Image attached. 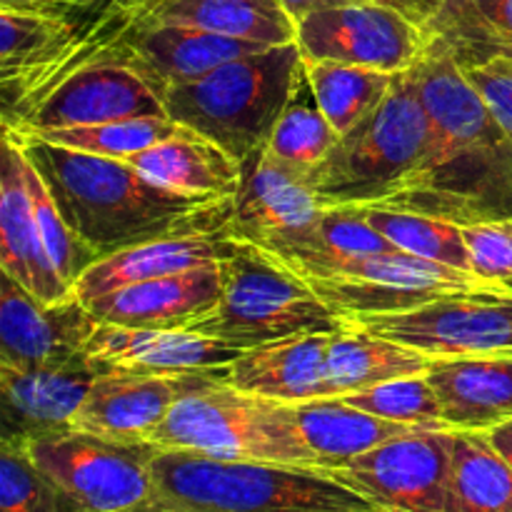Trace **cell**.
Wrapping results in <instances>:
<instances>
[{
	"instance_id": "6da1fadb",
	"label": "cell",
	"mask_w": 512,
	"mask_h": 512,
	"mask_svg": "<svg viewBox=\"0 0 512 512\" xmlns=\"http://www.w3.org/2000/svg\"><path fill=\"white\" fill-rule=\"evenodd\" d=\"M413 70L428 113V145L413 178L385 208L458 225L512 218V140L445 50L428 45Z\"/></svg>"
},
{
	"instance_id": "7a4b0ae2",
	"label": "cell",
	"mask_w": 512,
	"mask_h": 512,
	"mask_svg": "<svg viewBox=\"0 0 512 512\" xmlns=\"http://www.w3.org/2000/svg\"><path fill=\"white\" fill-rule=\"evenodd\" d=\"M13 135L48 185L65 223L100 255L228 228L235 198L188 195L145 178L125 160L80 153L35 135Z\"/></svg>"
},
{
	"instance_id": "3957f363",
	"label": "cell",
	"mask_w": 512,
	"mask_h": 512,
	"mask_svg": "<svg viewBox=\"0 0 512 512\" xmlns=\"http://www.w3.org/2000/svg\"><path fill=\"white\" fill-rule=\"evenodd\" d=\"M158 503L183 512H383L318 468L155 450Z\"/></svg>"
},
{
	"instance_id": "277c9868",
	"label": "cell",
	"mask_w": 512,
	"mask_h": 512,
	"mask_svg": "<svg viewBox=\"0 0 512 512\" xmlns=\"http://www.w3.org/2000/svg\"><path fill=\"white\" fill-rule=\"evenodd\" d=\"M300 75L303 50L295 40L228 60L193 83L165 90L160 103L170 120L245 163L268 145Z\"/></svg>"
},
{
	"instance_id": "5b68a950",
	"label": "cell",
	"mask_w": 512,
	"mask_h": 512,
	"mask_svg": "<svg viewBox=\"0 0 512 512\" xmlns=\"http://www.w3.org/2000/svg\"><path fill=\"white\" fill-rule=\"evenodd\" d=\"M428 145V113L415 70L395 75L383 103L308 173L323 208L383 205L413 178Z\"/></svg>"
},
{
	"instance_id": "8992f818",
	"label": "cell",
	"mask_w": 512,
	"mask_h": 512,
	"mask_svg": "<svg viewBox=\"0 0 512 512\" xmlns=\"http://www.w3.org/2000/svg\"><path fill=\"white\" fill-rule=\"evenodd\" d=\"M220 270V303L190 330L250 350L290 335L335 333L345 325L303 275L250 240L225 233Z\"/></svg>"
},
{
	"instance_id": "52a82bcc",
	"label": "cell",
	"mask_w": 512,
	"mask_h": 512,
	"mask_svg": "<svg viewBox=\"0 0 512 512\" xmlns=\"http://www.w3.org/2000/svg\"><path fill=\"white\" fill-rule=\"evenodd\" d=\"M160 450H190L218 460L320 468L288 403L243 393L223 378L183 395L150 433Z\"/></svg>"
},
{
	"instance_id": "ba28073f",
	"label": "cell",
	"mask_w": 512,
	"mask_h": 512,
	"mask_svg": "<svg viewBox=\"0 0 512 512\" xmlns=\"http://www.w3.org/2000/svg\"><path fill=\"white\" fill-rule=\"evenodd\" d=\"M35 465L90 512H133L158 505L150 460L155 445L123 443L83 430L20 440Z\"/></svg>"
},
{
	"instance_id": "9c48e42d",
	"label": "cell",
	"mask_w": 512,
	"mask_h": 512,
	"mask_svg": "<svg viewBox=\"0 0 512 512\" xmlns=\"http://www.w3.org/2000/svg\"><path fill=\"white\" fill-rule=\"evenodd\" d=\"M453 430H413L325 470L383 512H445Z\"/></svg>"
},
{
	"instance_id": "30bf717a",
	"label": "cell",
	"mask_w": 512,
	"mask_h": 512,
	"mask_svg": "<svg viewBox=\"0 0 512 512\" xmlns=\"http://www.w3.org/2000/svg\"><path fill=\"white\" fill-rule=\"evenodd\" d=\"M353 325L430 358L512 355V298L498 295H453L408 313L375 315Z\"/></svg>"
},
{
	"instance_id": "8fae6325",
	"label": "cell",
	"mask_w": 512,
	"mask_h": 512,
	"mask_svg": "<svg viewBox=\"0 0 512 512\" xmlns=\"http://www.w3.org/2000/svg\"><path fill=\"white\" fill-rule=\"evenodd\" d=\"M305 60H335L360 68L405 73L428 50V33L395 10L375 3L320 10L298 23Z\"/></svg>"
},
{
	"instance_id": "7c38bea8",
	"label": "cell",
	"mask_w": 512,
	"mask_h": 512,
	"mask_svg": "<svg viewBox=\"0 0 512 512\" xmlns=\"http://www.w3.org/2000/svg\"><path fill=\"white\" fill-rule=\"evenodd\" d=\"M218 378H223V368L203 373H148L100 365V375L70 430L123 443H148L150 433L168 418L183 395Z\"/></svg>"
},
{
	"instance_id": "4fadbf2b",
	"label": "cell",
	"mask_w": 512,
	"mask_h": 512,
	"mask_svg": "<svg viewBox=\"0 0 512 512\" xmlns=\"http://www.w3.org/2000/svg\"><path fill=\"white\" fill-rule=\"evenodd\" d=\"M153 115H165V108L140 75L118 63H95L68 75L13 128L3 130L35 135Z\"/></svg>"
},
{
	"instance_id": "5bb4252c",
	"label": "cell",
	"mask_w": 512,
	"mask_h": 512,
	"mask_svg": "<svg viewBox=\"0 0 512 512\" xmlns=\"http://www.w3.org/2000/svg\"><path fill=\"white\" fill-rule=\"evenodd\" d=\"M98 375V360L88 353L38 365L0 363L3 438L28 440L70 430Z\"/></svg>"
},
{
	"instance_id": "9a60e30c",
	"label": "cell",
	"mask_w": 512,
	"mask_h": 512,
	"mask_svg": "<svg viewBox=\"0 0 512 512\" xmlns=\"http://www.w3.org/2000/svg\"><path fill=\"white\" fill-rule=\"evenodd\" d=\"M265 48L270 45L225 38V35L185 28V25L145 23L143 20L128 35H123L103 55L100 63L125 65L135 75H140L160 98L165 90L175 88V85L193 83L228 60Z\"/></svg>"
},
{
	"instance_id": "2e32d148",
	"label": "cell",
	"mask_w": 512,
	"mask_h": 512,
	"mask_svg": "<svg viewBox=\"0 0 512 512\" xmlns=\"http://www.w3.org/2000/svg\"><path fill=\"white\" fill-rule=\"evenodd\" d=\"M98 320L80 298L40 303L10 275H0V363L38 365L85 353Z\"/></svg>"
},
{
	"instance_id": "e0dca14e",
	"label": "cell",
	"mask_w": 512,
	"mask_h": 512,
	"mask_svg": "<svg viewBox=\"0 0 512 512\" xmlns=\"http://www.w3.org/2000/svg\"><path fill=\"white\" fill-rule=\"evenodd\" d=\"M240 165L243 183L225 228L230 238L263 243L313 223L325 210L308 173L280 160L268 148H260Z\"/></svg>"
},
{
	"instance_id": "ac0fdd59",
	"label": "cell",
	"mask_w": 512,
	"mask_h": 512,
	"mask_svg": "<svg viewBox=\"0 0 512 512\" xmlns=\"http://www.w3.org/2000/svg\"><path fill=\"white\" fill-rule=\"evenodd\" d=\"M220 295L223 270L220 263H210L188 273L128 285L85 305L93 318L105 325L178 330L205 318L220 303Z\"/></svg>"
},
{
	"instance_id": "d6986e66",
	"label": "cell",
	"mask_w": 512,
	"mask_h": 512,
	"mask_svg": "<svg viewBox=\"0 0 512 512\" xmlns=\"http://www.w3.org/2000/svg\"><path fill=\"white\" fill-rule=\"evenodd\" d=\"M23 150L13 135L3 133L0 163V268L18 280L40 303H60L73 290L60 280L53 260L45 253L23 173Z\"/></svg>"
},
{
	"instance_id": "ffe728a7",
	"label": "cell",
	"mask_w": 512,
	"mask_h": 512,
	"mask_svg": "<svg viewBox=\"0 0 512 512\" xmlns=\"http://www.w3.org/2000/svg\"><path fill=\"white\" fill-rule=\"evenodd\" d=\"M328 348L330 333L270 340L243 350L233 363L225 365L223 383L288 405L330 398Z\"/></svg>"
},
{
	"instance_id": "44dd1931",
	"label": "cell",
	"mask_w": 512,
	"mask_h": 512,
	"mask_svg": "<svg viewBox=\"0 0 512 512\" xmlns=\"http://www.w3.org/2000/svg\"><path fill=\"white\" fill-rule=\"evenodd\" d=\"M85 353L108 368L148 373H203L233 363L243 350L190 328H120L100 323Z\"/></svg>"
},
{
	"instance_id": "7402d4cb",
	"label": "cell",
	"mask_w": 512,
	"mask_h": 512,
	"mask_svg": "<svg viewBox=\"0 0 512 512\" xmlns=\"http://www.w3.org/2000/svg\"><path fill=\"white\" fill-rule=\"evenodd\" d=\"M425 375L448 428L485 433L512 420V355L433 358Z\"/></svg>"
},
{
	"instance_id": "603a6c76",
	"label": "cell",
	"mask_w": 512,
	"mask_h": 512,
	"mask_svg": "<svg viewBox=\"0 0 512 512\" xmlns=\"http://www.w3.org/2000/svg\"><path fill=\"white\" fill-rule=\"evenodd\" d=\"M223 255L225 230L150 240V243L133 245V248L108 255V258H100L93 268L80 275L73 295L83 303H90L100 295L115 293V290H123L128 285L220 263Z\"/></svg>"
},
{
	"instance_id": "cb8c5ba5",
	"label": "cell",
	"mask_w": 512,
	"mask_h": 512,
	"mask_svg": "<svg viewBox=\"0 0 512 512\" xmlns=\"http://www.w3.org/2000/svg\"><path fill=\"white\" fill-rule=\"evenodd\" d=\"M125 163L153 183L188 195L235 198L243 183V165L188 128L143 153L130 155Z\"/></svg>"
},
{
	"instance_id": "d4e9b609",
	"label": "cell",
	"mask_w": 512,
	"mask_h": 512,
	"mask_svg": "<svg viewBox=\"0 0 512 512\" xmlns=\"http://www.w3.org/2000/svg\"><path fill=\"white\" fill-rule=\"evenodd\" d=\"M290 410L305 445L323 470L340 468L398 435L420 430L365 413L345 403L343 398L305 400L293 403Z\"/></svg>"
},
{
	"instance_id": "484cf974",
	"label": "cell",
	"mask_w": 512,
	"mask_h": 512,
	"mask_svg": "<svg viewBox=\"0 0 512 512\" xmlns=\"http://www.w3.org/2000/svg\"><path fill=\"white\" fill-rule=\"evenodd\" d=\"M143 20L185 25L263 45H288L298 40V25L278 0H153Z\"/></svg>"
},
{
	"instance_id": "4316f807",
	"label": "cell",
	"mask_w": 512,
	"mask_h": 512,
	"mask_svg": "<svg viewBox=\"0 0 512 512\" xmlns=\"http://www.w3.org/2000/svg\"><path fill=\"white\" fill-rule=\"evenodd\" d=\"M430 365H433V358L420 350L380 338L360 325L345 323L343 328L330 333V398L360 393L388 380L425 375Z\"/></svg>"
},
{
	"instance_id": "83f0119b",
	"label": "cell",
	"mask_w": 512,
	"mask_h": 512,
	"mask_svg": "<svg viewBox=\"0 0 512 512\" xmlns=\"http://www.w3.org/2000/svg\"><path fill=\"white\" fill-rule=\"evenodd\" d=\"M255 245L278 255L290 268L398 253L385 235L365 223L358 208H325L313 223Z\"/></svg>"
},
{
	"instance_id": "f1b7e54d",
	"label": "cell",
	"mask_w": 512,
	"mask_h": 512,
	"mask_svg": "<svg viewBox=\"0 0 512 512\" xmlns=\"http://www.w3.org/2000/svg\"><path fill=\"white\" fill-rule=\"evenodd\" d=\"M425 33L460 70L512 58V0H445Z\"/></svg>"
},
{
	"instance_id": "f546056e",
	"label": "cell",
	"mask_w": 512,
	"mask_h": 512,
	"mask_svg": "<svg viewBox=\"0 0 512 512\" xmlns=\"http://www.w3.org/2000/svg\"><path fill=\"white\" fill-rule=\"evenodd\" d=\"M445 512H512V468L480 430H453Z\"/></svg>"
},
{
	"instance_id": "4dcf8cb0",
	"label": "cell",
	"mask_w": 512,
	"mask_h": 512,
	"mask_svg": "<svg viewBox=\"0 0 512 512\" xmlns=\"http://www.w3.org/2000/svg\"><path fill=\"white\" fill-rule=\"evenodd\" d=\"M303 65L320 110L340 135L353 130L383 103L398 75L335 60L303 58Z\"/></svg>"
},
{
	"instance_id": "1f68e13d",
	"label": "cell",
	"mask_w": 512,
	"mask_h": 512,
	"mask_svg": "<svg viewBox=\"0 0 512 512\" xmlns=\"http://www.w3.org/2000/svg\"><path fill=\"white\" fill-rule=\"evenodd\" d=\"M358 213L363 215L365 223L373 225L403 253L418 255V258L463 270V273H473L468 245L463 238V225L415 213V210L385 208V205H363L358 208Z\"/></svg>"
},
{
	"instance_id": "d6a6232c",
	"label": "cell",
	"mask_w": 512,
	"mask_h": 512,
	"mask_svg": "<svg viewBox=\"0 0 512 512\" xmlns=\"http://www.w3.org/2000/svg\"><path fill=\"white\" fill-rule=\"evenodd\" d=\"M338 140L340 133L320 110L303 65V75L295 85L293 98H290L283 115H280L265 148L278 155L280 160H285V163L310 173L335 148Z\"/></svg>"
},
{
	"instance_id": "836d02e7",
	"label": "cell",
	"mask_w": 512,
	"mask_h": 512,
	"mask_svg": "<svg viewBox=\"0 0 512 512\" xmlns=\"http://www.w3.org/2000/svg\"><path fill=\"white\" fill-rule=\"evenodd\" d=\"M183 130L168 115H153V118H130V120H110L98 125H78V128L48 130V133H35V138H43L48 143L63 145V148L80 150V153L103 155V158L128 160L130 155H138L163 140L173 138Z\"/></svg>"
},
{
	"instance_id": "e575fe53",
	"label": "cell",
	"mask_w": 512,
	"mask_h": 512,
	"mask_svg": "<svg viewBox=\"0 0 512 512\" xmlns=\"http://www.w3.org/2000/svg\"><path fill=\"white\" fill-rule=\"evenodd\" d=\"M68 38L63 15L0 8V80H13L58 53Z\"/></svg>"
},
{
	"instance_id": "d590c367",
	"label": "cell",
	"mask_w": 512,
	"mask_h": 512,
	"mask_svg": "<svg viewBox=\"0 0 512 512\" xmlns=\"http://www.w3.org/2000/svg\"><path fill=\"white\" fill-rule=\"evenodd\" d=\"M0 512H90L25 453L23 443L3 438L0 445Z\"/></svg>"
},
{
	"instance_id": "8d00e7d4",
	"label": "cell",
	"mask_w": 512,
	"mask_h": 512,
	"mask_svg": "<svg viewBox=\"0 0 512 512\" xmlns=\"http://www.w3.org/2000/svg\"><path fill=\"white\" fill-rule=\"evenodd\" d=\"M23 150V148H20ZM25 155V153H23ZM23 173L25 183L30 190V203H33V215L35 223H38L40 240L45 245V253L53 260L55 270H58L60 280L68 285L70 290H75V283L80 280V275L88 268H93L100 260V255L65 223V218L60 215L58 205H55L53 195H50L48 185L40 178L38 170L33 168V163L25 155L23 160Z\"/></svg>"
},
{
	"instance_id": "74e56055",
	"label": "cell",
	"mask_w": 512,
	"mask_h": 512,
	"mask_svg": "<svg viewBox=\"0 0 512 512\" xmlns=\"http://www.w3.org/2000/svg\"><path fill=\"white\" fill-rule=\"evenodd\" d=\"M340 398L348 405H353V408L365 410L370 415H378V418L393 420V423L410 425V428H448L443 420L438 395H435L428 375H410V378L388 380V383L373 385V388L360 390V393L340 395Z\"/></svg>"
},
{
	"instance_id": "f35d334b",
	"label": "cell",
	"mask_w": 512,
	"mask_h": 512,
	"mask_svg": "<svg viewBox=\"0 0 512 512\" xmlns=\"http://www.w3.org/2000/svg\"><path fill=\"white\" fill-rule=\"evenodd\" d=\"M470 268L485 283L512 290V218L463 225Z\"/></svg>"
},
{
	"instance_id": "ab89813d",
	"label": "cell",
	"mask_w": 512,
	"mask_h": 512,
	"mask_svg": "<svg viewBox=\"0 0 512 512\" xmlns=\"http://www.w3.org/2000/svg\"><path fill=\"white\" fill-rule=\"evenodd\" d=\"M463 73L512 140V58H493Z\"/></svg>"
},
{
	"instance_id": "60d3db41",
	"label": "cell",
	"mask_w": 512,
	"mask_h": 512,
	"mask_svg": "<svg viewBox=\"0 0 512 512\" xmlns=\"http://www.w3.org/2000/svg\"><path fill=\"white\" fill-rule=\"evenodd\" d=\"M368 3L383 5V8H390L403 15V18L413 20L420 28H428L435 15L443 10L445 0H368Z\"/></svg>"
},
{
	"instance_id": "b9f144b4",
	"label": "cell",
	"mask_w": 512,
	"mask_h": 512,
	"mask_svg": "<svg viewBox=\"0 0 512 512\" xmlns=\"http://www.w3.org/2000/svg\"><path fill=\"white\" fill-rule=\"evenodd\" d=\"M0 8L8 10H28V13H48V15H70L75 10H85V0H0Z\"/></svg>"
},
{
	"instance_id": "7bdbcfd3",
	"label": "cell",
	"mask_w": 512,
	"mask_h": 512,
	"mask_svg": "<svg viewBox=\"0 0 512 512\" xmlns=\"http://www.w3.org/2000/svg\"><path fill=\"white\" fill-rule=\"evenodd\" d=\"M283 5L285 13L293 18V23H303L305 18L310 15L320 13V10H330V8H343V5H358V3H368V0H278Z\"/></svg>"
},
{
	"instance_id": "ee69618b",
	"label": "cell",
	"mask_w": 512,
	"mask_h": 512,
	"mask_svg": "<svg viewBox=\"0 0 512 512\" xmlns=\"http://www.w3.org/2000/svg\"><path fill=\"white\" fill-rule=\"evenodd\" d=\"M490 445L500 453V458L512 468V420H505V423L493 425V428L485 430Z\"/></svg>"
},
{
	"instance_id": "f6af8a7d",
	"label": "cell",
	"mask_w": 512,
	"mask_h": 512,
	"mask_svg": "<svg viewBox=\"0 0 512 512\" xmlns=\"http://www.w3.org/2000/svg\"><path fill=\"white\" fill-rule=\"evenodd\" d=\"M133 512H183V510H175V508H168V505H148V508H140V510H133Z\"/></svg>"
},
{
	"instance_id": "bcb514c9",
	"label": "cell",
	"mask_w": 512,
	"mask_h": 512,
	"mask_svg": "<svg viewBox=\"0 0 512 512\" xmlns=\"http://www.w3.org/2000/svg\"><path fill=\"white\" fill-rule=\"evenodd\" d=\"M88 3V8H93V5H103V3H115V0H85ZM143 3H150V0H143Z\"/></svg>"
},
{
	"instance_id": "7dc6e473",
	"label": "cell",
	"mask_w": 512,
	"mask_h": 512,
	"mask_svg": "<svg viewBox=\"0 0 512 512\" xmlns=\"http://www.w3.org/2000/svg\"><path fill=\"white\" fill-rule=\"evenodd\" d=\"M510 180H512V148H510Z\"/></svg>"
}]
</instances>
